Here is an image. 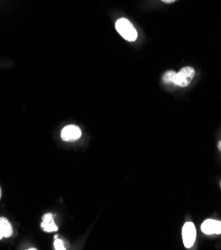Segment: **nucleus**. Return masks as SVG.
Returning a JSON list of instances; mask_svg holds the SVG:
<instances>
[{"label": "nucleus", "mask_w": 221, "mask_h": 250, "mask_svg": "<svg viewBox=\"0 0 221 250\" xmlns=\"http://www.w3.org/2000/svg\"><path fill=\"white\" fill-rule=\"evenodd\" d=\"M82 136V132L79 127L75 125H69L66 126L61 132V138L65 142H75L79 140Z\"/></svg>", "instance_id": "20e7f679"}, {"label": "nucleus", "mask_w": 221, "mask_h": 250, "mask_svg": "<svg viewBox=\"0 0 221 250\" xmlns=\"http://www.w3.org/2000/svg\"><path fill=\"white\" fill-rule=\"evenodd\" d=\"M3 237H4V236H3V234L1 233V231H0V240H1Z\"/></svg>", "instance_id": "9b49d317"}, {"label": "nucleus", "mask_w": 221, "mask_h": 250, "mask_svg": "<svg viewBox=\"0 0 221 250\" xmlns=\"http://www.w3.org/2000/svg\"><path fill=\"white\" fill-rule=\"evenodd\" d=\"M116 29L119 34L127 41L134 42L138 38V32L135 26L127 18H120L116 22Z\"/></svg>", "instance_id": "f03ea898"}, {"label": "nucleus", "mask_w": 221, "mask_h": 250, "mask_svg": "<svg viewBox=\"0 0 221 250\" xmlns=\"http://www.w3.org/2000/svg\"><path fill=\"white\" fill-rule=\"evenodd\" d=\"M56 240L54 241V247H55V249L56 250H64V249H66L65 248V246H64V242H63V240H61V239H58V237L57 238H55Z\"/></svg>", "instance_id": "6e6552de"}, {"label": "nucleus", "mask_w": 221, "mask_h": 250, "mask_svg": "<svg viewBox=\"0 0 221 250\" xmlns=\"http://www.w3.org/2000/svg\"><path fill=\"white\" fill-rule=\"evenodd\" d=\"M0 231H1L4 237H10L13 233L11 224L5 217H0Z\"/></svg>", "instance_id": "0eeeda50"}, {"label": "nucleus", "mask_w": 221, "mask_h": 250, "mask_svg": "<svg viewBox=\"0 0 221 250\" xmlns=\"http://www.w3.org/2000/svg\"><path fill=\"white\" fill-rule=\"evenodd\" d=\"M220 187H221V185H220Z\"/></svg>", "instance_id": "ddd939ff"}, {"label": "nucleus", "mask_w": 221, "mask_h": 250, "mask_svg": "<svg viewBox=\"0 0 221 250\" xmlns=\"http://www.w3.org/2000/svg\"><path fill=\"white\" fill-rule=\"evenodd\" d=\"M217 147H218L219 151L221 152V141H219V142L217 143Z\"/></svg>", "instance_id": "9d476101"}, {"label": "nucleus", "mask_w": 221, "mask_h": 250, "mask_svg": "<svg viewBox=\"0 0 221 250\" xmlns=\"http://www.w3.org/2000/svg\"><path fill=\"white\" fill-rule=\"evenodd\" d=\"M196 229L192 222H186L182 228V240L186 248H191L195 242Z\"/></svg>", "instance_id": "7ed1b4c3"}, {"label": "nucleus", "mask_w": 221, "mask_h": 250, "mask_svg": "<svg viewBox=\"0 0 221 250\" xmlns=\"http://www.w3.org/2000/svg\"><path fill=\"white\" fill-rule=\"evenodd\" d=\"M195 70L192 67L187 66L181 69L179 73L173 70L166 71L162 76V81L165 84H175L179 87H187L193 80Z\"/></svg>", "instance_id": "f257e3e1"}, {"label": "nucleus", "mask_w": 221, "mask_h": 250, "mask_svg": "<svg viewBox=\"0 0 221 250\" xmlns=\"http://www.w3.org/2000/svg\"><path fill=\"white\" fill-rule=\"evenodd\" d=\"M201 230L205 234H220L221 222L214 219H207L201 224Z\"/></svg>", "instance_id": "39448f33"}, {"label": "nucleus", "mask_w": 221, "mask_h": 250, "mask_svg": "<svg viewBox=\"0 0 221 250\" xmlns=\"http://www.w3.org/2000/svg\"><path fill=\"white\" fill-rule=\"evenodd\" d=\"M161 1H162L164 3H174V2L178 1V0H161Z\"/></svg>", "instance_id": "1a4fd4ad"}, {"label": "nucleus", "mask_w": 221, "mask_h": 250, "mask_svg": "<svg viewBox=\"0 0 221 250\" xmlns=\"http://www.w3.org/2000/svg\"><path fill=\"white\" fill-rule=\"evenodd\" d=\"M41 229L45 232H55L58 230V228L55 226L54 217L51 213H47L43 215L42 223H41Z\"/></svg>", "instance_id": "423d86ee"}, {"label": "nucleus", "mask_w": 221, "mask_h": 250, "mask_svg": "<svg viewBox=\"0 0 221 250\" xmlns=\"http://www.w3.org/2000/svg\"><path fill=\"white\" fill-rule=\"evenodd\" d=\"M0 198H1V188H0Z\"/></svg>", "instance_id": "f8f14e48"}]
</instances>
